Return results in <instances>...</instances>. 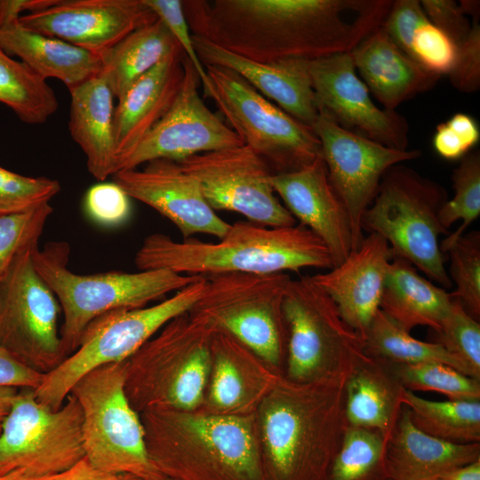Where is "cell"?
<instances>
[{
  "label": "cell",
  "mask_w": 480,
  "mask_h": 480,
  "mask_svg": "<svg viewBox=\"0 0 480 480\" xmlns=\"http://www.w3.org/2000/svg\"><path fill=\"white\" fill-rule=\"evenodd\" d=\"M270 183L291 214L326 245L333 268L340 264L352 251V224L323 156L300 170L271 174Z\"/></svg>",
  "instance_id": "44dd1931"
},
{
  "label": "cell",
  "mask_w": 480,
  "mask_h": 480,
  "mask_svg": "<svg viewBox=\"0 0 480 480\" xmlns=\"http://www.w3.org/2000/svg\"><path fill=\"white\" fill-rule=\"evenodd\" d=\"M57 0H0V27L19 19L23 12H33L53 4Z\"/></svg>",
  "instance_id": "f5cc1de1"
},
{
  "label": "cell",
  "mask_w": 480,
  "mask_h": 480,
  "mask_svg": "<svg viewBox=\"0 0 480 480\" xmlns=\"http://www.w3.org/2000/svg\"><path fill=\"white\" fill-rule=\"evenodd\" d=\"M0 46L42 78H55L68 90L99 75L100 55L24 27L19 19L0 27Z\"/></svg>",
  "instance_id": "f1b7e54d"
},
{
  "label": "cell",
  "mask_w": 480,
  "mask_h": 480,
  "mask_svg": "<svg viewBox=\"0 0 480 480\" xmlns=\"http://www.w3.org/2000/svg\"><path fill=\"white\" fill-rule=\"evenodd\" d=\"M454 195L443 205L439 219L441 225L447 231L451 226L461 220V225L440 243L443 253L460 237L468 227L480 214V153H468L461 158L458 167L452 172Z\"/></svg>",
  "instance_id": "8d00e7d4"
},
{
  "label": "cell",
  "mask_w": 480,
  "mask_h": 480,
  "mask_svg": "<svg viewBox=\"0 0 480 480\" xmlns=\"http://www.w3.org/2000/svg\"><path fill=\"white\" fill-rule=\"evenodd\" d=\"M205 278L204 292L189 312L204 317L284 374L283 301L291 276L284 272H232Z\"/></svg>",
  "instance_id": "8fae6325"
},
{
  "label": "cell",
  "mask_w": 480,
  "mask_h": 480,
  "mask_svg": "<svg viewBox=\"0 0 480 480\" xmlns=\"http://www.w3.org/2000/svg\"><path fill=\"white\" fill-rule=\"evenodd\" d=\"M420 4L429 21L444 32L458 46L467 38L471 22L460 2L422 0Z\"/></svg>",
  "instance_id": "c3c4849f"
},
{
  "label": "cell",
  "mask_w": 480,
  "mask_h": 480,
  "mask_svg": "<svg viewBox=\"0 0 480 480\" xmlns=\"http://www.w3.org/2000/svg\"><path fill=\"white\" fill-rule=\"evenodd\" d=\"M408 55L427 71L449 75L456 62L458 45L429 20L413 34Z\"/></svg>",
  "instance_id": "7bdbcfd3"
},
{
  "label": "cell",
  "mask_w": 480,
  "mask_h": 480,
  "mask_svg": "<svg viewBox=\"0 0 480 480\" xmlns=\"http://www.w3.org/2000/svg\"><path fill=\"white\" fill-rule=\"evenodd\" d=\"M454 88L474 92L480 88V25L479 14L472 16L471 29L458 46L456 62L448 75Z\"/></svg>",
  "instance_id": "bcb514c9"
},
{
  "label": "cell",
  "mask_w": 480,
  "mask_h": 480,
  "mask_svg": "<svg viewBox=\"0 0 480 480\" xmlns=\"http://www.w3.org/2000/svg\"><path fill=\"white\" fill-rule=\"evenodd\" d=\"M154 466L174 480H266L256 413L150 408L140 413Z\"/></svg>",
  "instance_id": "3957f363"
},
{
  "label": "cell",
  "mask_w": 480,
  "mask_h": 480,
  "mask_svg": "<svg viewBox=\"0 0 480 480\" xmlns=\"http://www.w3.org/2000/svg\"><path fill=\"white\" fill-rule=\"evenodd\" d=\"M69 255V245L64 241L49 242L32 252L36 269L56 296L63 313L60 335L65 359L78 348L87 325L102 314L144 308L202 277L164 268L76 274L68 268Z\"/></svg>",
  "instance_id": "5b68a950"
},
{
  "label": "cell",
  "mask_w": 480,
  "mask_h": 480,
  "mask_svg": "<svg viewBox=\"0 0 480 480\" xmlns=\"http://www.w3.org/2000/svg\"><path fill=\"white\" fill-rule=\"evenodd\" d=\"M24 250L0 279V344L30 369L47 374L65 359L59 301Z\"/></svg>",
  "instance_id": "5bb4252c"
},
{
  "label": "cell",
  "mask_w": 480,
  "mask_h": 480,
  "mask_svg": "<svg viewBox=\"0 0 480 480\" xmlns=\"http://www.w3.org/2000/svg\"><path fill=\"white\" fill-rule=\"evenodd\" d=\"M204 68V96L214 101L244 145L273 173L300 170L322 156L312 128L271 103L236 72L219 66Z\"/></svg>",
  "instance_id": "7c38bea8"
},
{
  "label": "cell",
  "mask_w": 480,
  "mask_h": 480,
  "mask_svg": "<svg viewBox=\"0 0 480 480\" xmlns=\"http://www.w3.org/2000/svg\"><path fill=\"white\" fill-rule=\"evenodd\" d=\"M44 376L18 361L0 344V388L36 389Z\"/></svg>",
  "instance_id": "681fc988"
},
{
  "label": "cell",
  "mask_w": 480,
  "mask_h": 480,
  "mask_svg": "<svg viewBox=\"0 0 480 480\" xmlns=\"http://www.w3.org/2000/svg\"><path fill=\"white\" fill-rule=\"evenodd\" d=\"M180 53V46L160 19L123 38L100 57L115 98L118 99L138 78L158 63Z\"/></svg>",
  "instance_id": "1f68e13d"
},
{
  "label": "cell",
  "mask_w": 480,
  "mask_h": 480,
  "mask_svg": "<svg viewBox=\"0 0 480 480\" xmlns=\"http://www.w3.org/2000/svg\"><path fill=\"white\" fill-rule=\"evenodd\" d=\"M18 389L19 388L11 387L0 388V433L4 419L11 409L12 401L18 392Z\"/></svg>",
  "instance_id": "9f6ffc18"
},
{
  "label": "cell",
  "mask_w": 480,
  "mask_h": 480,
  "mask_svg": "<svg viewBox=\"0 0 480 480\" xmlns=\"http://www.w3.org/2000/svg\"><path fill=\"white\" fill-rule=\"evenodd\" d=\"M443 480H480V460L454 468L440 478Z\"/></svg>",
  "instance_id": "11a10c76"
},
{
  "label": "cell",
  "mask_w": 480,
  "mask_h": 480,
  "mask_svg": "<svg viewBox=\"0 0 480 480\" xmlns=\"http://www.w3.org/2000/svg\"><path fill=\"white\" fill-rule=\"evenodd\" d=\"M433 147L441 157L447 160L461 159L470 151L462 138L445 122L436 126L433 136Z\"/></svg>",
  "instance_id": "816d5d0a"
},
{
  "label": "cell",
  "mask_w": 480,
  "mask_h": 480,
  "mask_svg": "<svg viewBox=\"0 0 480 480\" xmlns=\"http://www.w3.org/2000/svg\"><path fill=\"white\" fill-rule=\"evenodd\" d=\"M0 103L23 123L42 124L58 109V100L47 80L0 46Z\"/></svg>",
  "instance_id": "e575fe53"
},
{
  "label": "cell",
  "mask_w": 480,
  "mask_h": 480,
  "mask_svg": "<svg viewBox=\"0 0 480 480\" xmlns=\"http://www.w3.org/2000/svg\"><path fill=\"white\" fill-rule=\"evenodd\" d=\"M448 200L444 187L412 168L396 164L383 175L377 195L361 220L363 231L388 244L392 257L409 261L430 280L452 287L438 242L448 232L439 219Z\"/></svg>",
  "instance_id": "52a82bcc"
},
{
  "label": "cell",
  "mask_w": 480,
  "mask_h": 480,
  "mask_svg": "<svg viewBox=\"0 0 480 480\" xmlns=\"http://www.w3.org/2000/svg\"><path fill=\"white\" fill-rule=\"evenodd\" d=\"M428 20L420 1L396 0L381 27L390 39L408 55L414 32Z\"/></svg>",
  "instance_id": "7dc6e473"
},
{
  "label": "cell",
  "mask_w": 480,
  "mask_h": 480,
  "mask_svg": "<svg viewBox=\"0 0 480 480\" xmlns=\"http://www.w3.org/2000/svg\"><path fill=\"white\" fill-rule=\"evenodd\" d=\"M194 47L204 66L227 68L248 82L287 114L312 127L319 115L309 60L284 59L258 62L229 52L205 38L192 35Z\"/></svg>",
  "instance_id": "cb8c5ba5"
},
{
  "label": "cell",
  "mask_w": 480,
  "mask_h": 480,
  "mask_svg": "<svg viewBox=\"0 0 480 480\" xmlns=\"http://www.w3.org/2000/svg\"><path fill=\"white\" fill-rule=\"evenodd\" d=\"M445 252L450 259L449 276L456 289L451 295L475 319L480 316V233L463 234Z\"/></svg>",
  "instance_id": "f35d334b"
},
{
  "label": "cell",
  "mask_w": 480,
  "mask_h": 480,
  "mask_svg": "<svg viewBox=\"0 0 480 480\" xmlns=\"http://www.w3.org/2000/svg\"><path fill=\"white\" fill-rule=\"evenodd\" d=\"M346 380H277L256 412L266 480H324L348 427Z\"/></svg>",
  "instance_id": "7a4b0ae2"
},
{
  "label": "cell",
  "mask_w": 480,
  "mask_h": 480,
  "mask_svg": "<svg viewBox=\"0 0 480 480\" xmlns=\"http://www.w3.org/2000/svg\"><path fill=\"white\" fill-rule=\"evenodd\" d=\"M157 19L144 0H57L19 18L27 28L101 56Z\"/></svg>",
  "instance_id": "d6986e66"
},
{
  "label": "cell",
  "mask_w": 480,
  "mask_h": 480,
  "mask_svg": "<svg viewBox=\"0 0 480 480\" xmlns=\"http://www.w3.org/2000/svg\"><path fill=\"white\" fill-rule=\"evenodd\" d=\"M436 480H443V479H436Z\"/></svg>",
  "instance_id": "680465c9"
},
{
  "label": "cell",
  "mask_w": 480,
  "mask_h": 480,
  "mask_svg": "<svg viewBox=\"0 0 480 480\" xmlns=\"http://www.w3.org/2000/svg\"><path fill=\"white\" fill-rule=\"evenodd\" d=\"M435 342L459 360L471 378L480 380V324L454 298Z\"/></svg>",
  "instance_id": "ab89813d"
},
{
  "label": "cell",
  "mask_w": 480,
  "mask_h": 480,
  "mask_svg": "<svg viewBox=\"0 0 480 480\" xmlns=\"http://www.w3.org/2000/svg\"><path fill=\"white\" fill-rule=\"evenodd\" d=\"M309 73L319 112L384 146L408 149L405 117L396 110L381 109L372 101L356 74L351 52L309 60Z\"/></svg>",
  "instance_id": "ac0fdd59"
},
{
  "label": "cell",
  "mask_w": 480,
  "mask_h": 480,
  "mask_svg": "<svg viewBox=\"0 0 480 480\" xmlns=\"http://www.w3.org/2000/svg\"><path fill=\"white\" fill-rule=\"evenodd\" d=\"M351 55L362 81L388 110H396L404 101L432 89L440 79L404 52L381 25Z\"/></svg>",
  "instance_id": "484cf974"
},
{
  "label": "cell",
  "mask_w": 480,
  "mask_h": 480,
  "mask_svg": "<svg viewBox=\"0 0 480 480\" xmlns=\"http://www.w3.org/2000/svg\"><path fill=\"white\" fill-rule=\"evenodd\" d=\"M82 425L71 394L52 410L38 402L35 389L19 388L0 433V476L40 477L70 468L85 457Z\"/></svg>",
  "instance_id": "4fadbf2b"
},
{
  "label": "cell",
  "mask_w": 480,
  "mask_h": 480,
  "mask_svg": "<svg viewBox=\"0 0 480 480\" xmlns=\"http://www.w3.org/2000/svg\"><path fill=\"white\" fill-rule=\"evenodd\" d=\"M111 177L129 197L171 220L183 240L195 234L220 239L230 227L209 205L197 180L175 161L156 159L145 164L142 169L121 170Z\"/></svg>",
  "instance_id": "ffe728a7"
},
{
  "label": "cell",
  "mask_w": 480,
  "mask_h": 480,
  "mask_svg": "<svg viewBox=\"0 0 480 480\" xmlns=\"http://www.w3.org/2000/svg\"><path fill=\"white\" fill-rule=\"evenodd\" d=\"M2 480H142L128 474H109L94 468L84 457L70 468L50 476L29 477L13 472Z\"/></svg>",
  "instance_id": "f907efd6"
},
{
  "label": "cell",
  "mask_w": 480,
  "mask_h": 480,
  "mask_svg": "<svg viewBox=\"0 0 480 480\" xmlns=\"http://www.w3.org/2000/svg\"><path fill=\"white\" fill-rule=\"evenodd\" d=\"M184 53L156 65L118 99L114 112L116 169L173 103L184 77Z\"/></svg>",
  "instance_id": "d4e9b609"
},
{
  "label": "cell",
  "mask_w": 480,
  "mask_h": 480,
  "mask_svg": "<svg viewBox=\"0 0 480 480\" xmlns=\"http://www.w3.org/2000/svg\"><path fill=\"white\" fill-rule=\"evenodd\" d=\"M391 259L388 242L380 235L370 233L340 264L325 273L311 276L333 301L342 320L362 340L380 309Z\"/></svg>",
  "instance_id": "603a6c76"
},
{
  "label": "cell",
  "mask_w": 480,
  "mask_h": 480,
  "mask_svg": "<svg viewBox=\"0 0 480 480\" xmlns=\"http://www.w3.org/2000/svg\"><path fill=\"white\" fill-rule=\"evenodd\" d=\"M68 91L70 135L83 150L90 174L103 182L116 169L115 96L102 72Z\"/></svg>",
  "instance_id": "83f0119b"
},
{
  "label": "cell",
  "mask_w": 480,
  "mask_h": 480,
  "mask_svg": "<svg viewBox=\"0 0 480 480\" xmlns=\"http://www.w3.org/2000/svg\"><path fill=\"white\" fill-rule=\"evenodd\" d=\"M404 389L388 364L364 354L345 382L348 426L376 431L388 440L399 419Z\"/></svg>",
  "instance_id": "f546056e"
},
{
  "label": "cell",
  "mask_w": 480,
  "mask_h": 480,
  "mask_svg": "<svg viewBox=\"0 0 480 480\" xmlns=\"http://www.w3.org/2000/svg\"><path fill=\"white\" fill-rule=\"evenodd\" d=\"M3 477L0 476V480H2Z\"/></svg>",
  "instance_id": "91938a15"
},
{
  "label": "cell",
  "mask_w": 480,
  "mask_h": 480,
  "mask_svg": "<svg viewBox=\"0 0 480 480\" xmlns=\"http://www.w3.org/2000/svg\"><path fill=\"white\" fill-rule=\"evenodd\" d=\"M205 276L159 303L140 308L111 310L85 328L78 348L35 389L36 399L58 410L75 383L85 373L108 364L125 361L168 322L188 312L202 296Z\"/></svg>",
  "instance_id": "9c48e42d"
},
{
  "label": "cell",
  "mask_w": 480,
  "mask_h": 480,
  "mask_svg": "<svg viewBox=\"0 0 480 480\" xmlns=\"http://www.w3.org/2000/svg\"><path fill=\"white\" fill-rule=\"evenodd\" d=\"M363 349L366 356L390 364L441 363L469 376L467 368L440 344L412 337L381 309L363 337Z\"/></svg>",
  "instance_id": "d6a6232c"
},
{
  "label": "cell",
  "mask_w": 480,
  "mask_h": 480,
  "mask_svg": "<svg viewBox=\"0 0 480 480\" xmlns=\"http://www.w3.org/2000/svg\"><path fill=\"white\" fill-rule=\"evenodd\" d=\"M199 83L198 75L185 56L184 77L173 103L116 172L139 168L156 159L180 162L196 154L244 145L204 104L197 90Z\"/></svg>",
  "instance_id": "e0dca14e"
},
{
  "label": "cell",
  "mask_w": 480,
  "mask_h": 480,
  "mask_svg": "<svg viewBox=\"0 0 480 480\" xmlns=\"http://www.w3.org/2000/svg\"><path fill=\"white\" fill-rule=\"evenodd\" d=\"M161 480H174V479H172V478H170V477L164 476Z\"/></svg>",
  "instance_id": "6f0895ef"
},
{
  "label": "cell",
  "mask_w": 480,
  "mask_h": 480,
  "mask_svg": "<svg viewBox=\"0 0 480 480\" xmlns=\"http://www.w3.org/2000/svg\"><path fill=\"white\" fill-rule=\"evenodd\" d=\"M52 212L45 204L27 212L0 215V279L24 250L38 244Z\"/></svg>",
  "instance_id": "60d3db41"
},
{
  "label": "cell",
  "mask_w": 480,
  "mask_h": 480,
  "mask_svg": "<svg viewBox=\"0 0 480 480\" xmlns=\"http://www.w3.org/2000/svg\"><path fill=\"white\" fill-rule=\"evenodd\" d=\"M284 376L296 382L347 380L364 355L361 336L341 318L311 276L291 279L283 301Z\"/></svg>",
  "instance_id": "30bf717a"
},
{
  "label": "cell",
  "mask_w": 480,
  "mask_h": 480,
  "mask_svg": "<svg viewBox=\"0 0 480 480\" xmlns=\"http://www.w3.org/2000/svg\"><path fill=\"white\" fill-rule=\"evenodd\" d=\"M129 198L113 181H103L87 191L84 206L89 216L98 223L117 225L129 214Z\"/></svg>",
  "instance_id": "f6af8a7d"
},
{
  "label": "cell",
  "mask_w": 480,
  "mask_h": 480,
  "mask_svg": "<svg viewBox=\"0 0 480 480\" xmlns=\"http://www.w3.org/2000/svg\"><path fill=\"white\" fill-rule=\"evenodd\" d=\"M447 125L455 131L471 149L480 140V129L476 119L465 113H456L446 122Z\"/></svg>",
  "instance_id": "db71d44e"
},
{
  "label": "cell",
  "mask_w": 480,
  "mask_h": 480,
  "mask_svg": "<svg viewBox=\"0 0 480 480\" xmlns=\"http://www.w3.org/2000/svg\"><path fill=\"white\" fill-rule=\"evenodd\" d=\"M385 460L390 480H436L480 460V443L453 444L417 428L404 404L387 440Z\"/></svg>",
  "instance_id": "4316f807"
},
{
  "label": "cell",
  "mask_w": 480,
  "mask_h": 480,
  "mask_svg": "<svg viewBox=\"0 0 480 480\" xmlns=\"http://www.w3.org/2000/svg\"><path fill=\"white\" fill-rule=\"evenodd\" d=\"M177 163L197 180L215 212H237L265 227L296 225L272 188V171L249 147L200 153Z\"/></svg>",
  "instance_id": "9a60e30c"
},
{
  "label": "cell",
  "mask_w": 480,
  "mask_h": 480,
  "mask_svg": "<svg viewBox=\"0 0 480 480\" xmlns=\"http://www.w3.org/2000/svg\"><path fill=\"white\" fill-rule=\"evenodd\" d=\"M60 189L57 180L24 176L0 165V215L23 212L49 204Z\"/></svg>",
  "instance_id": "b9f144b4"
},
{
  "label": "cell",
  "mask_w": 480,
  "mask_h": 480,
  "mask_svg": "<svg viewBox=\"0 0 480 480\" xmlns=\"http://www.w3.org/2000/svg\"><path fill=\"white\" fill-rule=\"evenodd\" d=\"M452 299L447 290L421 276L409 261L393 256L380 309L408 332L416 326H428L436 332Z\"/></svg>",
  "instance_id": "4dcf8cb0"
},
{
  "label": "cell",
  "mask_w": 480,
  "mask_h": 480,
  "mask_svg": "<svg viewBox=\"0 0 480 480\" xmlns=\"http://www.w3.org/2000/svg\"><path fill=\"white\" fill-rule=\"evenodd\" d=\"M125 361L100 366L82 376L70 393L83 415L86 460L109 474H128L142 480L164 476L149 459L144 428L124 390Z\"/></svg>",
  "instance_id": "ba28073f"
},
{
  "label": "cell",
  "mask_w": 480,
  "mask_h": 480,
  "mask_svg": "<svg viewBox=\"0 0 480 480\" xmlns=\"http://www.w3.org/2000/svg\"><path fill=\"white\" fill-rule=\"evenodd\" d=\"M215 327L191 312L168 322L125 360L124 390L133 409L195 411L204 403Z\"/></svg>",
  "instance_id": "8992f818"
},
{
  "label": "cell",
  "mask_w": 480,
  "mask_h": 480,
  "mask_svg": "<svg viewBox=\"0 0 480 480\" xmlns=\"http://www.w3.org/2000/svg\"><path fill=\"white\" fill-rule=\"evenodd\" d=\"M212 363L203 405L209 413L255 414L263 398L284 375L228 333L215 328Z\"/></svg>",
  "instance_id": "7402d4cb"
},
{
  "label": "cell",
  "mask_w": 480,
  "mask_h": 480,
  "mask_svg": "<svg viewBox=\"0 0 480 480\" xmlns=\"http://www.w3.org/2000/svg\"><path fill=\"white\" fill-rule=\"evenodd\" d=\"M388 365L405 389L436 392L446 396L449 400L480 401V380L444 364Z\"/></svg>",
  "instance_id": "74e56055"
},
{
  "label": "cell",
  "mask_w": 480,
  "mask_h": 480,
  "mask_svg": "<svg viewBox=\"0 0 480 480\" xmlns=\"http://www.w3.org/2000/svg\"><path fill=\"white\" fill-rule=\"evenodd\" d=\"M402 401L422 432L453 444L480 443V401H432L408 389Z\"/></svg>",
  "instance_id": "836d02e7"
},
{
  "label": "cell",
  "mask_w": 480,
  "mask_h": 480,
  "mask_svg": "<svg viewBox=\"0 0 480 480\" xmlns=\"http://www.w3.org/2000/svg\"><path fill=\"white\" fill-rule=\"evenodd\" d=\"M321 143L328 177L352 224V251L364 238L361 220L373 202L384 173L399 163L421 156L419 149H396L339 125L324 112L312 125Z\"/></svg>",
  "instance_id": "2e32d148"
},
{
  "label": "cell",
  "mask_w": 480,
  "mask_h": 480,
  "mask_svg": "<svg viewBox=\"0 0 480 480\" xmlns=\"http://www.w3.org/2000/svg\"><path fill=\"white\" fill-rule=\"evenodd\" d=\"M386 444L376 431L348 426L324 480H390Z\"/></svg>",
  "instance_id": "d590c367"
},
{
  "label": "cell",
  "mask_w": 480,
  "mask_h": 480,
  "mask_svg": "<svg viewBox=\"0 0 480 480\" xmlns=\"http://www.w3.org/2000/svg\"><path fill=\"white\" fill-rule=\"evenodd\" d=\"M392 0H187L194 36L258 62L351 52L385 20Z\"/></svg>",
  "instance_id": "6da1fadb"
},
{
  "label": "cell",
  "mask_w": 480,
  "mask_h": 480,
  "mask_svg": "<svg viewBox=\"0 0 480 480\" xmlns=\"http://www.w3.org/2000/svg\"><path fill=\"white\" fill-rule=\"evenodd\" d=\"M144 2L172 33L204 86L207 83L205 68L194 47L192 33L184 13L182 1L144 0Z\"/></svg>",
  "instance_id": "ee69618b"
},
{
  "label": "cell",
  "mask_w": 480,
  "mask_h": 480,
  "mask_svg": "<svg viewBox=\"0 0 480 480\" xmlns=\"http://www.w3.org/2000/svg\"><path fill=\"white\" fill-rule=\"evenodd\" d=\"M134 263L140 270L164 268L200 276L333 268L326 245L303 225L265 227L251 221L230 224L218 243L192 238L178 242L151 234L137 251Z\"/></svg>",
  "instance_id": "277c9868"
}]
</instances>
